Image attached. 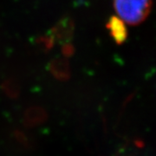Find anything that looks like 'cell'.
Segmentation results:
<instances>
[{
	"label": "cell",
	"mask_w": 156,
	"mask_h": 156,
	"mask_svg": "<svg viewBox=\"0 0 156 156\" xmlns=\"http://www.w3.org/2000/svg\"><path fill=\"white\" fill-rule=\"evenodd\" d=\"M152 0H114V7L119 17L130 25H138L148 17Z\"/></svg>",
	"instance_id": "cell-1"
},
{
	"label": "cell",
	"mask_w": 156,
	"mask_h": 156,
	"mask_svg": "<svg viewBox=\"0 0 156 156\" xmlns=\"http://www.w3.org/2000/svg\"><path fill=\"white\" fill-rule=\"evenodd\" d=\"M75 24L72 18L69 17H62L56 25L51 29L50 35L54 39L55 42H58L60 44L69 43L74 34Z\"/></svg>",
	"instance_id": "cell-2"
},
{
	"label": "cell",
	"mask_w": 156,
	"mask_h": 156,
	"mask_svg": "<svg viewBox=\"0 0 156 156\" xmlns=\"http://www.w3.org/2000/svg\"><path fill=\"white\" fill-rule=\"evenodd\" d=\"M107 29L109 30V34L116 43V44L121 45L127 40L128 30L125 25V23L120 17L112 16L109 17L107 23Z\"/></svg>",
	"instance_id": "cell-3"
},
{
	"label": "cell",
	"mask_w": 156,
	"mask_h": 156,
	"mask_svg": "<svg viewBox=\"0 0 156 156\" xmlns=\"http://www.w3.org/2000/svg\"><path fill=\"white\" fill-rule=\"evenodd\" d=\"M50 73L57 80L67 81L70 77V68L66 57H57L53 59L49 65Z\"/></svg>",
	"instance_id": "cell-4"
},
{
	"label": "cell",
	"mask_w": 156,
	"mask_h": 156,
	"mask_svg": "<svg viewBox=\"0 0 156 156\" xmlns=\"http://www.w3.org/2000/svg\"><path fill=\"white\" fill-rule=\"evenodd\" d=\"M46 114L45 111L38 107H33L29 108L25 113V122L30 125L37 124L44 121Z\"/></svg>",
	"instance_id": "cell-5"
},
{
	"label": "cell",
	"mask_w": 156,
	"mask_h": 156,
	"mask_svg": "<svg viewBox=\"0 0 156 156\" xmlns=\"http://www.w3.org/2000/svg\"><path fill=\"white\" fill-rule=\"evenodd\" d=\"M2 89L5 94L9 97L15 98L19 95L20 92V86L16 80L14 79H7L2 84Z\"/></svg>",
	"instance_id": "cell-6"
},
{
	"label": "cell",
	"mask_w": 156,
	"mask_h": 156,
	"mask_svg": "<svg viewBox=\"0 0 156 156\" xmlns=\"http://www.w3.org/2000/svg\"><path fill=\"white\" fill-rule=\"evenodd\" d=\"M54 43L55 41L50 34L46 36H41L37 39V44L38 45V47L41 50H45V51L50 50L53 47Z\"/></svg>",
	"instance_id": "cell-7"
},
{
	"label": "cell",
	"mask_w": 156,
	"mask_h": 156,
	"mask_svg": "<svg viewBox=\"0 0 156 156\" xmlns=\"http://www.w3.org/2000/svg\"><path fill=\"white\" fill-rule=\"evenodd\" d=\"M63 46L62 48V55L64 56V57H69L74 54V47L72 44H70L69 43H66V44H63Z\"/></svg>",
	"instance_id": "cell-8"
}]
</instances>
